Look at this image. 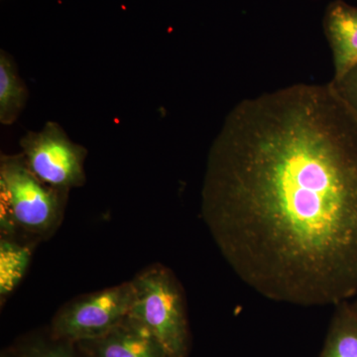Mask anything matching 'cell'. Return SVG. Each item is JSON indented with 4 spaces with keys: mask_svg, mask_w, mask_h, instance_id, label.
I'll use <instances>...</instances> for the list:
<instances>
[{
    "mask_svg": "<svg viewBox=\"0 0 357 357\" xmlns=\"http://www.w3.org/2000/svg\"><path fill=\"white\" fill-rule=\"evenodd\" d=\"M201 199L225 261L256 292L300 306L357 295V114L331 82L237 103Z\"/></svg>",
    "mask_w": 357,
    "mask_h": 357,
    "instance_id": "cell-1",
    "label": "cell"
},
{
    "mask_svg": "<svg viewBox=\"0 0 357 357\" xmlns=\"http://www.w3.org/2000/svg\"><path fill=\"white\" fill-rule=\"evenodd\" d=\"M69 192L39 180L22 154L0 159L1 236L35 245L48 238L62 222Z\"/></svg>",
    "mask_w": 357,
    "mask_h": 357,
    "instance_id": "cell-2",
    "label": "cell"
},
{
    "mask_svg": "<svg viewBox=\"0 0 357 357\" xmlns=\"http://www.w3.org/2000/svg\"><path fill=\"white\" fill-rule=\"evenodd\" d=\"M130 316L146 328L168 357H188L190 333L184 295L173 272L161 264L142 270L131 280Z\"/></svg>",
    "mask_w": 357,
    "mask_h": 357,
    "instance_id": "cell-3",
    "label": "cell"
},
{
    "mask_svg": "<svg viewBox=\"0 0 357 357\" xmlns=\"http://www.w3.org/2000/svg\"><path fill=\"white\" fill-rule=\"evenodd\" d=\"M133 301L131 280L81 296L56 312L49 332L52 337L72 342L102 337L129 316Z\"/></svg>",
    "mask_w": 357,
    "mask_h": 357,
    "instance_id": "cell-4",
    "label": "cell"
},
{
    "mask_svg": "<svg viewBox=\"0 0 357 357\" xmlns=\"http://www.w3.org/2000/svg\"><path fill=\"white\" fill-rule=\"evenodd\" d=\"M21 154L30 171L45 184L69 192L86 183V148L70 139L54 121L20 139Z\"/></svg>",
    "mask_w": 357,
    "mask_h": 357,
    "instance_id": "cell-5",
    "label": "cell"
},
{
    "mask_svg": "<svg viewBox=\"0 0 357 357\" xmlns=\"http://www.w3.org/2000/svg\"><path fill=\"white\" fill-rule=\"evenodd\" d=\"M76 344L89 357H168L153 335L130 314L102 337Z\"/></svg>",
    "mask_w": 357,
    "mask_h": 357,
    "instance_id": "cell-6",
    "label": "cell"
},
{
    "mask_svg": "<svg viewBox=\"0 0 357 357\" xmlns=\"http://www.w3.org/2000/svg\"><path fill=\"white\" fill-rule=\"evenodd\" d=\"M324 30L333 53L335 82L357 65V7L335 0L326 7Z\"/></svg>",
    "mask_w": 357,
    "mask_h": 357,
    "instance_id": "cell-7",
    "label": "cell"
},
{
    "mask_svg": "<svg viewBox=\"0 0 357 357\" xmlns=\"http://www.w3.org/2000/svg\"><path fill=\"white\" fill-rule=\"evenodd\" d=\"M28 100V89L18 74L10 54L0 52V122L11 126L17 121Z\"/></svg>",
    "mask_w": 357,
    "mask_h": 357,
    "instance_id": "cell-8",
    "label": "cell"
},
{
    "mask_svg": "<svg viewBox=\"0 0 357 357\" xmlns=\"http://www.w3.org/2000/svg\"><path fill=\"white\" fill-rule=\"evenodd\" d=\"M321 357H357V311L349 301L337 305Z\"/></svg>",
    "mask_w": 357,
    "mask_h": 357,
    "instance_id": "cell-9",
    "label": "cell"
},
{
    "mask_svg": "<svg viewBox=\"0 0 357 357\" xmlns=\"http://www.w3.org/2000/svg\"><path fill=\"white\" fill-rule=\"evenodd\" d=\"M33 244L8 237L0 239V298L1 303L11 295L27 271Z\"/></svg>",
    "mask_w": 357,
    "mask_h": 357,
    "instance_id": "cell-10",
    "label": "cell"
},
{
    "mask_svg": "<svg viewBox=\"0 0 357 357\" xmlns=\"http://www.w3.org/2000/svg\"><path fill=\"white\" fill-rule=\"evenodd\" d=\"M13 347L20 357H89L76 342L52 337L49 330L26 335Z\"/></svg>",
    "mask_w": 357,
    "mask_h": 357,
    "instance_id": "cell-11",
    "label": "cell"
},
{
    "mask_svg": "<svg viewBox=\"0 0 357 357\" xmlns=\"http://www.w3.org/2000/svg\"><path fill=\"white\" fill-rule=\"evenodd\" d=\"M333 88L345 102L357 114V65L338 81L333 82Z\"/></svg>",
    "mask_w": 357,
    "mask_h": 357,
    "instance_id": "cell-12",
    "label": "cell"
},
{
    "mask_svg": "<svg viewBox=\"0 0 357 357\" xmlns=\"http://www.w3.org/2000/svg\"><path fill=\"white\" fill-rule=\"evenodd\" d=\"M0 357H20V354L14 351L13 347H9V349H3L0 354Z\"/></svg>",
    "mask_w": 357,
    "mask_h": 357,
    "instance_id": "cell-13",
    "label": "cell"
},
{
    "mask_svg": "<svg viewBox=\"0 0 357 357\" xmlns=\"http://www.w3.org/2000/svg\"><path fill=\"white\" fill-rule=\"evenodd\" d=\"M352 305H354V309H356L357 311V298H356V302H354V304H352Z\"/></svg>",
    "mask_w": 357,
    "mask_h": 357,
    "instance_id": "cell-14",
    "label": "cell"
}]
</instances>
